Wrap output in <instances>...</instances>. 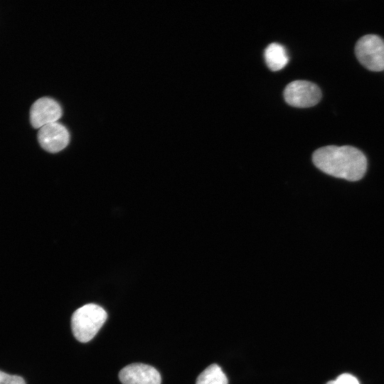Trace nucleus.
I'll list each match as a JSON object with an SVG mask.
<instances>
[{
	"label": "nucleus",
	"instance_id": "nucleus-4",
	"mask_svg": "<svg viewBox=\"0 0 384 384\" xmlns=\"http://www.w3.org/2000/svg\"><path fill=\"white\" fill-rule=\"evenodd\" d=\"M286 102L296 107H309L321 100V92L314 83L307 80H294L289 83L284 90Z\"/></svg>",
	"mask_w": 384,
	"mask_h": 384
},
{
	"label": "nucleus",
	"instance_id": "nucleus-8",
	"mask_svg": "<svg viewBox=\"0 0 384 384\" xmlns=\"http://www.w3.org/2000/svg\"><path fill=\"white\" fill-rule=\"evenodd\" d=\"M265 60L270 70L277 71L287 64L289 58L287 50L282 45L272 43L265 50Z\"/></svg>",
	"mask_w": 384,
	"mask_h": 384
},
{
	"label": "nucleus",
	"instance_id": "nucleus-11",
	"mask_svg": "<svg viewBox=\"0 0 384 384\" xmlns=\"http://www.w3.org/2000/svg\"><path fill=\"white\" fill-rule=\"evenodd\" d=\"M336 381L337 384H360L356 377L348 373L340 375Z\"/></svg>",
	"mask_w": 384,
	"mask_h": 384
},
{
	"label": "nucleus",
	"instance_id": "nucleus-7",
	"mask_svg": "<svg viewBox=\"0 0 384 384\" xmlns=\"http://www.w3.org/2000/svg\"><path fill=\"white\" fill-rule=\"evenodd\" d=\"M122 384H161V378L154 367L144 363H132L119 373Z\"/></svg>",
	"mask_w": 384,
	"mask_h": 384
},
{
	"label": "nucleus",
	"instance_id": "nucleus-5",
	"mask_svg": "<svg viewBox=\"0 0 384 384\" xmlns=\"http://www.w3.org/2000/svg\"><path fill=\"white\" fill-rule=\"evenodd\" d=\"M38 139L43 149L50 153H56L68 144L70 134L62 124L55 122L40 128Z\"/></svg>",
	"mask_w": 384,
	"mask_h": 384
},
{
	"label": "nucleus",
	"instance_id": "nucleus-3",
	"mask_svg": "<svg viewBox=\"0 0 384 384\" xmlns=\"http://www.w3.org/2000/svg\"><path fill=\"white\" fill-rule=\"evenodd\" d=\"M355 54L366 69L379 72L384 70V40L375 34L360 38L355 46Z\"/></svg>",
	"mask_w": 384,
	"mask_h": 384
},
{
	"label": "nucleus",
	"instance_id": "nucleus-10",
	"mask_svg": "<svg viewBox=\"0 0 384 384\" xmlns=\"http://www.w3.org/2000/svg\"><path fill=\"white\" fill-rule=\"evenodd\" d=\"M0 384H26V382L19 375H10L0 370Z\"/></svg>",
	"mask_w": 384,
	"mask_h": 384
},
{
	"label": "nucleus",
	"instance_id": "nucleus-2",
	"mask_svg": "<svg viewBox=\"0 0 384 384\" xmlns=\"http://www.w3.org/2000/svg\"><path fill=\"white\" fill-rule=\"evenodd\" d=\"M107 319L103 308L95 304H85L74 311L71 317V329L80 342L90 341Z\"/></svg>",
	"mask_w": 384,
	"mask_h": 384
},
{
	"label": "nucleus",
	"instance_id": "nucleus-12",
	"mask_svg": "<svg viewBox=\"0 0 384 384\" xmlns=\"http://www.w3.org/2000/svg\"><path fill=\"white\" fill-rule=\"evenodd\" d=\"M326 384H337L336 380H330Z\"/></svg>",
	"mask_w": 384,
	"mask_h": 384
},
{
	"label": "nucleus",
	"instance_id": "nucleus-1",
	"mask_svg": "<svg viewBox=\"0 0 384 384\" xmlns=\"http://www.w3.org/2000/svg\"><path fill=\"white\" fill-rule=\"evenodd\" d=\"M314 164L332 176L351 181L361 179L367 169V159L358 149L351 146H326L312 155Z\"/></svg>",
	"mask_w": 384,
	"mask_h": 384
},
{
	"label": "nucleus",
	"instance_id": "nucleus-9",
	"mask_svg": "<svg viewBox=\"0 0 384 384\" xmlns=\"http://www.w3.org/2000/svg\"><path fill=\"white\" fill-rule=\"evenodd\" d=\"M196 384H228V379L217 364H212L198 375Z\"/></svg>",
	"mask_w": 384,
	"mask_h": 384
},
{
	"label": "nucleus",
	"instance_id": "nucleus-6",
	"mask_svg": "<svg viewBox=\"0 0 384 384\" xmlns=\"http://www.w3.org/2000/svg\"><path fill=\"white\" fill-rule=\"evenodd\" d=\"M62 115L60 105L53 99L44 97L37 100L30 110V122L36 128L57 122Z\"/></svg>",
	"mask_w": 384,
	"mask_h": 384
}]
</instances>
